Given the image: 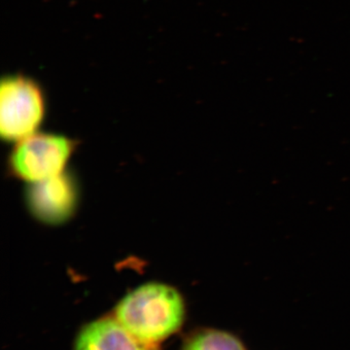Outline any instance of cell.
Instances as JSON below:
<instances>
[{"label": "cell", "mask_w": 350, "mask_h": 350, "mask_svg": "<svg viewBox=\"0 0 350 350\" xmlns=\"http://www.w3.org/2000/svg\"><path fill=\"white\" fill-rule=\"evenodd\" d=\"M114 317L139 340L158 345L181 328L185 304L175 288L145 283L119 301Z\"/></svg>", "instance_id": "cell-1"}, {"label": "cell", "mask_w": 350, "mask_h": 350, "mask_svg": "<svg viewBox=\"0 0 350 350\" xmlns=\"http://www.w3.org/2000/svg\"><path fill=\"white\" fill-rule=\"evenodd\" d=\"M45 116V98L38 83L23 75L8 76L0 85V133L20 142L36 133Z\"/></svg>", "instance_id": "cell-2"}, {"label": "cell", "mask_w": 350, "mask_h": 350, "mask_svg": "<svg viewBox=\"0 0 350 350\" xmlns=\"http://www.w3.org/2000/svg\"><path fill=\"white\" fill-rule=\"evenodd\" d=\"M72 150V142L63 135L36 133L18 142L11 169L29 183L46 180L64 174Z\"/></svg>", "instance_id": "cell-3"}, {"label": "cell", "mask_w": 350, "mask_h": 350, "mask_svg": "<svg viewBox=\"0 0 350 350\" xmlns=\"http://www.w3.org/2000/svg\"><path fill=\"white\" fill-rule=\"evenodd\" d=\"M27 202L32 215L46 224H61L68 220L77 204V189L68 175L62 174L31 183Z\"/></svg>", "instance_id": "cell-4"}, {"label": "cell", "mask_w": 350, "mask_h": 350, "mask_svg": "<svg viewBox=\"0 0 350 350\" xmlns=\"http://www.w3.org/2000/svg\"><path fill=\"white\" fill-rule=\"evenodd\" d=\"M75 350H160L133 336L115 319L103 317L83 327L75 340Z\"/></svg>", "instance_id": "cell-5"}, {"label": "cell", "mask_w": 350, "mask_h": 350, "mask_svg": "<svg viewBox=\"0 0 350 350\" xmlns=\"http://www.w3.org/2000/svg\"><path fill=\"white\" fill-rule=\"evenodd\" d=\"M182 350H247L234 334L217 329H200L191 334Z\"/></svg>", "instance_id": "cell-6"}]
</instances>
